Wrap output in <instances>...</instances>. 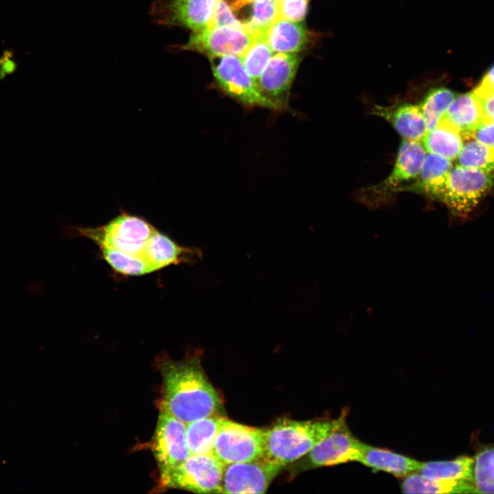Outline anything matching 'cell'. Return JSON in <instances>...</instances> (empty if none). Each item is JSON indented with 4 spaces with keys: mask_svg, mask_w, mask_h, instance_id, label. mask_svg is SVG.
Segmentation results:
<instances>
[{
    "mask_svg": "<svg viewBox=\"0 0 494 494\" xmlns=\"http://www.w3.org/2000/svg\"><path fill=\"white\" fill-rule=\"evenodd\" d=\"M264 430L222 417L212 454L223 464L249 462L263 458Z\"/></svg>",
    "mask_w": 494,
    "mask_h": 494,
    "instance_id": "obj_6",
    "label": "cell"
},
{
    "mask_svg": "<svg viewBox=\"0 0 494 494\" xmlns=\"http://www.w3.org/2000/svg\"><path fill=\"white\" fill-rule=\"evenodd\" d=\"M452 167V161L427 152L417 177L400 188L399 192H415L439 200Z\"/></svg>",
    "mask_w": 494,
    "mask_h": 494,
    "instance_id": "obj_17",
    "label": "cell"
},
{
    "mask_svg": "<svg viewBox=\"0 0 494 494\" xmlns=\"http://www.w3.org/2000/svg\"><path fill=\"white\" fill-rule=\"evenodd\" d=\"M283 468L263 458L225 465L221 493H263Z\"/></svg>",
    "mask_w": 494,
    "mask_h": 494,
    "instance_id": "obj_11",
    "label": "cell"
},
{
    "mask_svg": "<svg viewBox=\"0 0 494 494\" xmlns=\"http://www.w3.org/2000/svg\"><path fill=\"white\" fill-rule=\"evenodd\" d=\"M272 54L266 34H263L257 35L248 49L238 57L248 75L257 82Z\"/></svg>",
    "mask_w": 494,
    "mask_h": 494,
    "instance_id": "obj_28",
    "label": "cell"
},
{
    "mask_svg": "<svg viewBox=\"0 0 494 494\" xmlns=\"http://www.w3.org/2000/svg\"><path fill=\"white\" fill-rule=\"evenodd\" d=\"M426 152L434 154L451 161L456 160L462 147L461 133L444 120L426 132L421 140Z\"/></svg>",
    "mask_w": 494,
    "mask_h": 494,
    "instance_id": "obj_21",
    "label": "cell"
},
{
    "mask_svg": "<svg viewBox=\"0 0 494 494\" xmlns=\"http://www.w3.org/2000/svg\"><path fill=\"white\" fill-rule=\"evenodd\" d=\"M473 464L475 493H494V443H477Z\"/></svg>",
    "mask_w": 494,
    "mask_h": 494,
    "instance_id": "obj_25",
    "label": "cell"
},
{
    "mask_svg": "<svg viewBox=\"0 0 494 494\" xmlns=\"http://www.w3.org/2000/svg\"><path fill=\"white\" fill-rule=\"evenodd\" d=\"M401 489L404 493H475L471 482L430 479L418 472L405 476Z\"/></svg>",
    "mask_w": 494,
    "mask_h": 494,
    "instance_id": "obj_22",
    "label": "cell"
},
{
    "mask_svg": "<svg viewBox=\"0 0 494 494\" xmlns=\"http://www.w3.org/2000/svg\"><path fill=\"white\" fill-rule=\"evenodd\" d=\"M345 414L332 420L298 421L279 419L264 430L263 459L283 467L303 456L345 421Z\"/></svg>",
    "mask_w": 494,
    "mask_h": 494,
    "instance_id": "obj_2",
    "label": "cell"
},
{
    "mask_svg": "<svg viewBox=\"0 0 494 494\" xmlns=\"http://www.w3.org/2000/svg\"><path fill=\"white\" fill-rule=\"evenodd\" d=\"M357 462L375 470L383 471L397 477H405L417 472L421 462L390 450L364 443Z\"/></svg>",
    "mask_w": 494,
    "mask_h": 494,
    "instance_id": "obj_18",
    "label": "cell"
},
{
    "mask_svg": "<svg viewBox=\"0 0 494 494\" xmlns=\"http://www.w3.org/2000/svg\"><path fill=\"white\" fill-rule=\"evenodd\" d=\"M277 1H283V0H277Z\"/></svg>",
    "mask_w": 494,
    "mask_h": 494,
    "instance_id": "obj_38",
    "label": "cell"
},
{
    "mask_svg": "<svg viewBox=\"0 0 494 494\" xmlns=\"http://www.w3.org/2000/svg\"><path fill=\"white\" fill-rule=\"evenodd\" d=\"M202 256L198 248L180 246L156 230L147 242L141 257L152 272L172 264L192 265Z\"/></svg>",
    "mask_w": 494,
    "mask_h": 494,
    "instance_id": "obj_15",
    "label": "cell"
},
{
    "mask_svg": "<svg viewBox=\"0 0 494 494\" xmlns=\"http://www.w3.org/2000/svg\"><path fill=\"white\" fill-rule=\"evenodd\" d=\"M278 19L279 13L277 1L266 0L254 2L251 19L244 23L248 31L259 35L266 34Z\"/></svg>",
    "mask_w": 494,
    "mask_h": 494,
    "instance_id": "obj_30",
    "label": "cell"
},
{
    "mask_svg": "<svg viewBox=\"0 0 494 494\" xmlns=\"http://www.w3.org/2000/svg\"><path fill=\"white\" fill-rule=\"evenodd\" d=\"M494 172L456 165L449 172L439 198L452 212L471 211L492 188Z\"/></svg>",
    "mask_w": 494,
    "mask_h": 494,
    "instance_id": "obj_8",
    "label": "cell"
},
{
    "mask_svg": "<svg viewBox=\"0 0 494 494\" xmlns=\"http://www.w3.org/2000/svg\"><path fill=\"white\" fill-rule=\"evenodd\" d=\"M207 27H231L246 30L245 23H241L235 17L224 0H217Z\"/></svg>",
    "mask_w": 494,
    "mask_h": 494,
    "instance_id": "obj_31",
    "label": "cell"
},
{
    "mask_svg": "<svg viewBox=\"0 0 494 494\" xmlns=\"http://www.w3.org/2000/svg\"><path fill=\"white\" fill-rule=\"evenodd\" d=\"M457 95L454 91L445 87L432 89L427 93L419 105L427 132L437 126Z\"/></svg>",
    "mask_w": 494,
    "mask_h": 494,
    "instance_id": "obj_27",
    "label": "cell"
},
{
    "mask_svg": "<svg viewBox=\"0 0 494 494\" xmlns=\"http://www.w3.org/2000/svg\"><path fill=\"white\" fill-rule=\"evenodd\" d=\"M266 39L273 52L298 53L310 40V34L305 23L278 19L266 32Z\"/></svg>",
    "mask_w": 494,
    "mask_h": 494,
    "instance_id": "obj_19",
    "label": "cell"
},
{
    "mask_svg": "<svg viewBox=\"0 0 494 494\" xmlns=\"http://www.w3.org/2000/svg\"><path fill=\"white\" fill-rule=\"evenodd\" d=\"M257 35L246 30L231 27H207L192 32L182 48L207 55L209 58L223 56H240Z\"/></svg>",
    "mask_w": 494,
    "mask_h": 494,
    "instance_id": "obj_10",
    "label": "cell"
},
{
    "mask_svg": "<svg viewBox=\"0 0 494 494\" xmlns=\"http://www.w3.org/2000/svg\"><path fill=\"white\" fill-rule=\"evenodd\" d=\"M460 133H469L484 119L480 103L472 91L457 95L441 117Z\"/></svg>",
    "mask_w": 494,
    "mask_h": 494,
    "instance_id": "obj_20",
    "label": "cell"
},
{
    "mask_svg": "<svg viewBox=\"0 0 494 494\" xmlns=\"http://www.w3.org/2000/svg\"><path fill=\"white\" fill-rule=\"evenodd\" d=\"M473 91L475 93L494 92V64L484 74L480 84Z\"/></svg>",
    "mask_w": 494,
    "mask_h": 494,
    "instance_id": "obj_35",
    "label": "cell"
},
{
    "mask_svg": "<svg viewBox=\"0 0 494 494\" xmlns=\"http://www.w3.org/2000/svg\"><path fill=\"white\" fill-rule=\"evenodd\" d=\"M12 55L9 51H5L3 57L0 58V75L3 77L10 74L16 69V64L11 58Z\"/></svg>",
    "mask_w": 494,
    "mask_h": 494,
    "instance_id": "obj_36",
    "label": "cell"
},
{
    "mask_svg": "<svg viewBox=\"0 0 494 494\" xmlns=\"http://www.w3.org/2000/svg\"><path fill=\"white\" fill-rule=\"evenodd\" d=\"M104 260L117 272L126 276H139L151 272L144 259L117 250L101 246Z\"/></svg>",
    "mask_w": 494,
    "mask_h": 494,
    "instance_id": "obj_29",
    "label": "cell"
},
{
    "mask_svg": "<svg viewBox=\"0 0 494 494\" xmlns=\"http://www.w3.org/2000/svg\"><path fill=\"white\" fill-rule=\"evenodd\" d=\"M246 3H250V2H257V1H263L266 0H242Z\"/></svg>",
    "mask_w": 494,
    "mask_h": 494,
    "instance_id": "obj_37",
    "label": "cell"
},
{
    "mask_svg": "<svg viewBox=\"0 0 494 494\" xmlns=\"http://www.w3.org/2000/svg\"><path fill=\"white\" fill-rule=\"evenodd\" d=\"M157 364L162 377L159 410L186 424L221 415L222 399L203 371L198 351L181 360L163 355L158 358Z\"/></svg>",
    "mask_w": 494,
    "mask_h": 494,
    "instance_id": "obj_1",
    "label": "cell"
},
{
    "mask_svg": "<svg viewBox=\"0 0 494 494\" xmlns=\"http://www.w3.org/2000/svg\"><path fill=\"white\" fill-rule=\"evenodd\" d=\"M473 93L480 103L484 119L494 121V92Z\"/></svg>",
    "mask_w": 494,
    "mask_h": 494,
    "instance_id": "obj_34",
    "label": "cell"
},
{
    "mask_svg": "<svg viewBox=\"0 0 494 494\" xmlns=\"http://www.w3.org/2000/svg\"><path fill=\"white\" fill-rule=\"evenodd\" d=\"M473 458L461 456L450 460L421 462L417 472L430 479L459 480L473 482Z\"/></svg>",
    "mask_w": 494,
    "mask_h": 494,
    "instance_id": "obj_24",
    "label": "cell"
},
{
    "mask_svg": "<svg viewBox=\"0 0 494 494\" xmlns=\"http://www.w3.org/2000/svg\"><path fill=\"white\" fill-rule=\"evenodd\" d=\"M371 113L387 121L403 139L421 141L427 132L418 105L409 103L389 106L376 105Z\"/></svg>",
    "mask_w": 494,
    "mask_h": 494,
    "instance_id": "obj_16",
    "label": "cell"
},
{
    "mask_svg": "<svg viewBox=\"0 0 494 494\" xmlns=\"http://www.w3.org/2000/svg\"><path fill=\"white\" fill-rule=\"evenodd\" d=\"M463 144L456 158L457 165L494 172V149L479 142L469 134H461Z\"/></svg>",
    "mask_w": 494,
    "mask_h": 494,
    "instance_id": "obj_26",
    "label": "cell"
},
{
    "mask_svg": "<svg viewBox=\"0 0 494 494\" xmlns=\"http://www.w3.org/2000/svg\"><path fill=\"white\" fill-rule=\"evenodd\" d=\"M151 449L159 475L180 465L191 456L186 438V423L159 410Z\"/></svg>",
    "mask_w": 494,
    "mask_h": 494,
    "instance_id": "obj_9",
    "label": "cell"
},
{
    "mask_svg": "<svg viewBox=\"0 0 494 494\" xmlns=\"http://www.w3.org/2000/svg\"><path fill=\"white\" fill-rule=\"evenodd\" d=\"M215 82L220 89L246 108H263L279 111L248 75L238 56L210 58Z\"/></svg>",
    "mask_w": 494,
    "mask_h": 494,
    "instance_id": "obj_5",
    "label": "cell"
},
{
    "mask_svg": "<svg viewBox=\"0 0 494 494\" xmlns=\"http://www.w3.org/2000/svg\"><path fill=\"white\" fill-rule=\"evenodd\" d=\"M217 0H156L151 7L155 22L198 31L208 26Z\"/></svg>",
    "mask_w": 494,
    "mask_h": 494,
    "instance_id": "obj_13",
    "label": "cell"
},
{
    "mask_svg": "<svg viewBox=\"0 0 494 494\" xmlns=\"http://www.w3.org/2000/svg\"><path fill=\"white\" fill-rule=\"evenodd\" d=\"M301 61L297 53H276L257 80L262 93L279 111L289 107L292 85Z\"/></svg>",
    "mask_w": 494,
    "mask_h": 494,
    "instance_id": "obj_12",
    "label": "cell"
},
{
    "mask_svg": "<svg viewBox=\"0 0 494 494\" xmlns=\"http://www.w3.org/2000/svg\"><path fill=\"white\" fill-rule=\"evenodd\" d=\"M363 445L351 434L344 421L307 453V461L313 467L357 462Z\"/></svg>",
    "mask_w": 494,
    "mask_h": 494,
    "instance_id": "obj_14",
    "label": "cell"
},
{
    "mask_svg": "<svg viewBox=\"0 0 494 494\" xmlns=\"http://www.w3.org/2000/svg\"><path fill=\"white\" fill-rule=\"evenodd\" d=\"M309 0H283L277 1L279 19L301 22L306 16Z\"/></svg>",
    "mask_w": 494,
    "mask_h": 494,
    "instance_id": "obj_32",
    "label": "cell"
},
{
    "mask_svg": "<svg viewBox=\"0 0 494 494\" xmlns=\"http://www.w3.org/2000/svg\"><path fill=\"white\" fill-rule=\"evenodd\" d=\"M156 229L143 217L121 212L105 225L97 228L77 227L99 247H108L134 256H142L147 242Z\"/></svg>",
    "mask_w": 494,
    "mask_h": 494,
    "instance_id": "obj_3",
    "label": "cell"
},
{
    "mask_svg": "<svg viewBox=\"0 0 494 494\" xmlns=\"http://www.w3.org/2000/svg\"><path fill=\"white\" fill-rule=\"evenodd\" d=\"M425 155L421 141L403 139L391 172L381 182L362 189V201L373 206L388 200L407 182L417 177Z\"/></svg>",
    "mask_w": 494,
    "mask_h": 494,
    "instance_id": "obj_7",
    "label": "cell"
},
{
    "mask_svg": "<svg viewBox=\"0 0 494 494\" xmlns=\"http://www.w3.org/2000/svg\"><path fill=\"white\" fill-rule=\"evenodd\" d=\"M224 467L212 454L191 455L180 465L159 475L160 487L197 493H221Z\"/></svg>",
    "mask_w": 494,
    "mask_h": 494,
    "instance_id": "obj_4",
    "label": "cell"
},
{
    "mask_svg": "<svg viewBox=\"0 0 494 494\" xmlns=\"http://www.w3.org/2000/svg\"><path fill=\"white\" fill-rule=\"evenodd\" d=\"M222 416L201 418L186 424V438L191 455L212 454Z\"/></svg>",
    "mask_w": 494,
    "mask_h": 494,
    "instance_id": "obj_23",
    "label": "cell"
},
{
    "mask_svg": "<svg viewBox=\"0 0 494 494\" xmlns=\"http://www.w3.org/2000/svg\"><path fill=\"white\" fill-rule=\"evenodd\" d=\"M464 134H469L479 142L494 149V121L483 119L472 131Z\"/></svg>",
    "mask_w": 494,
    "mask_h": 494,
    "instance_id": "obj_33",
    "label": "cell"
}]
</instances>
